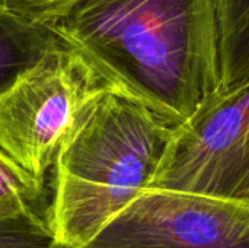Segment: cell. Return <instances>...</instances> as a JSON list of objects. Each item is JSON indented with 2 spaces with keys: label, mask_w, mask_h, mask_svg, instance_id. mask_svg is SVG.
Here are the masks:
<instances>
[{
  "label": "cell",
  "mask_w": 249,
  "mask_h": 248,
  "mask_svg": "<svg viewBox=\"0 0 249 248\" xmlns=\"http://www.w3.org/2000/svg\"><path fill=\"white\" fill-rule=\"evenodd\" d=\"M219 25L220 86L249 79V0H214Z\"/></svg>",
  "instance_id": "7"
},
{
  "label": "cell",
  "mask_w": 249,
  "mask_h": 248,
  "mask_svg": "<svg viewBox=\"0 0 249 248\" xmlns=\"http://www.w3.org/2000/svg\"><path fill=\"white\" fill-rule=\"evenodd\" d=\"M50 25L0 4V96L51 50L66 44Z\"/></svg>",
  "instance_id": "6"
},
{
  "label": "cell",
  "mask_w": 249,
  "mask_h": 248,
  "mask_svg": "<svg viewBox=\"0 0 249 248\" xmlns=\"http://www.w3.org/2000/svg\"><path fill=\"white\" fill-rule=\"evenodd\" d=\"M45 23L174 129L219 91L214 0H73Z\"/></svg>",
  "instance_id": "1"
},
{
  "label": "cell",
  "mask_w": 249,
  "mask_h": 248,
  "mask_svg": "<svg viewBox=\"0 0 249 248\" xmlns=\"http://www.w3.org/2000/svg\"><path fill=\"white\" fill-rule=\"evenodd\" d=\"M174 127L112 86L90 105L53 168L48 224L64 248H83L150 184Z\"/></svg>",
  "instance_id": "2"
},
{
  "label": "cell",
  "mask_w": 249,
  "mask_h": 248,
  "mask_svg": "<svg viewBox=\"0 0 249 248\" xmlns=\"http://www.w3.org/2000/svg\"><path fill=\"white\" fill-rule=\"evenodd\" d=\"M83 248H249V205L146 189Z\"/></svg>",
  "instance_id": "5"
},
{
  "label": "cell",
  "mask_w": 249,
  "mask_h": 248,
  "mask_svg": "<svg viewBox=\"0 0 249 248\" xmlns=\"http://www.w3.org/2000/svg\"><path fill=\"white\" fill-rule=\"evenodd\" d=\"M45 178L22 168L0 149V221L29 213H48Z\"/></svg>",
  "instance_id": "8"
},
{
  "label": "cell",
  "mask_w": 249,
  "mask_h": 248,
  "mask_svg": "<svg viewBox=\"0 0 249 248\" xmlns=\"http://www.w3.org/2000/svg\"><path fill=\"white\" fill-rule=\"evenodd\" d=\"M147 189L249 205V79L213 94L174 130Z\"/></svg>",
  "instance_id": "4"
},
{
  "label": "cell",
  "mask_w": 249,
  "mask_h": 248,
  "mask_svg": "<svg viewBox=\"0 0 249 248\" xmlns=\"http://www.w3.org/2000/svg\"><path fill=\"white\" fill-rule=\"evenodd\" d=\"M112 86L79 48L66 42L51 50L0 96V149L45 178L93 101Z\"/></svg>",
  "instance_id": "3"
},
{
  "label": "cell",
  "mask_w": 249,
  "mask_h": 248,
  "mask_svg": "<svg viewBox=\"0 0 249 248\" xmlns=\"http://www.w3.org/2000/svg\"><path fill=\"white\" fill-rule=\"evenodd\" d=\"M71 1L73 0H0V4L32 19L45 22Z\"/></svg>",
  "instance_id": "10"
},
{
  "label": "cell",
  "mask_w": 249,
  "mask_h": 248,
  "mask_svg": "<svg viewBox=\"0 0 249 248\" xmlns=\"http://www.w3.org/2000/svg\"><path fill=\"white\" fill-rule=\"evenodd\" d=\"M0 248H64L53 234L47 215L29 213L0 221Z\"/></svg>",
  "instance_id": "9"
}]
</instances>
